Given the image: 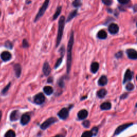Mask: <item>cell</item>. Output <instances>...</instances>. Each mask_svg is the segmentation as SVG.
I'll list each match as a JSON object with an SVG mask.
<instances>
[{
	"instance_id": "1",
	"label": "cell",
	"mask_w": 137,
	"mask_h": 137,
	"mask_svg": "<svg viewBox=\"0 0 137 137\" xmlns=\"http://www.w3.org/2000/svg\"><path fill=\"white\" fill-rule=\"evenodd\" d=\"M74 44V32L71 31L70 37L68 44V53H67V73L70 72L72 64V50Z\"/></svg>"
},
{
	"instance_id": "2",
	"label": "cell",
	"mask_w": 137,
	"mask_h": 137,
	"mask_svg": "<svg viewBox=\"0 0 137 137\" xmlns=\"http://www.w3.org/2000/svg\"><path fill=\"white\" fill-rule=\"evenodd\" d=\"M65 17L62 16L60 17V19L58 22V36H57L56 39V47H58L60 41H61L62 38L63 34V31L64 28V25H65Z\"/></svg>"
},
{
	"instance_id": "3",
	"label": "cell",
	"mask_w": 137,
	"mask_h": 137,
	"mask_svg": "<svg viewBox=\"0 0 137 137\" xmlns=\"http://www.w3.org/2000/svg\"><path fill=\"white\" fill-rule=\"evenodd\" d=\"M50 0H45V1L43 3L42 6L40 8L39 11H38V12L36 16L35 19H34V22H36L38 20H39L40 19L44 16V14L46 11L47 10Z\"/></svg>"
},
{
	"instance_id": "4",
	"label": "cell",
	"mask_w": 137,
	"mask_h": 137,
	"mask_svg": "<svg viewBox=\"0 0 137 137\" xmlns=\"http://www.w3.org/2000/svg\"><path fill=\"white\" fill-rule=\"evenodd\" d=\"M58 120L56 118L54 117H50L48 118L47 120L44 121V122L41 125V128L42 129V130H46V129L47 128L49 127L50 125H52V124L55 123Z\"/></svg>"
},
{
	"instance_id": "5",
	"label": "cell",
	"mask_w": 137,
	"mask_h": 137,
	"mask_svg": "<svg viewBox=\"0 0 137 137\" xmlns=\"http://www.w3.org/2000/svg\"><path fill=\"white\" fill-rule=\"evenodd\" d=\"M46 98L42 93H39L36 94L34 98V102L36 104H41L44 102Z\"/></svg>"
},
{
	"instance_id": "6",
	"label": "cell",
	"mask_w": 137,
	"mask_h": 137,
	"mask_svg": "<svg viewBox=\"0 0 137 137\" xmlns=\"http://www.w3.org/2000/svg\"><path fill=\"white\" fill-rule=\"evenodd\" d=\"M132 124V123H126L120 125V126H119L116 129L115 133H114V135L119 134L122 132H123L125 130H126V128H128V127H130Z\"/></svg>"
},
{
	"instance_id": "7",
	"label": "cell",
	"mask_w": 137,
	"mask_h": 137,
	"mask_svg": "<svg viewBox=\"0 0 137 137\" xmlns=\"http://www.w3.org/2000/svg\"><path fill=\"white\" fill-rule=\"evenodd\" d=\"M108 31L112 34H116L119 31V27L117 24L115 23H112L109 26Z\"/></svg>"
},
{
	"instance_id": "8",
	"label": "cell",
	"mask_w": 137,
	"mask_h": 137,
	"mask_svg": "<svg viewBox=\"0 0 137 137\" xmlns=\"http://www.w3.org/2000/svg\"><path fill=\"white\" fill-rule=\"evenodd\" d=\"M126 54L129 58L136 60L137 58V52L134 49H128L126 50Z\"/></svg>"
},
{
	"instance_id": "9",
	"label": "cell",
	"mask_w": 137,
	"mask_h": 137,
	"mask_svg": "<svg viewBox=\"0 0 137 137\" xmlns=\"http://www.w3.org/2000/svg\"><path fill=\"white\" fill-rule=\"evenodd\" d=\"M58 117L62 120H66L68 116V110L66 108H63L58 112Z\"/></svg>"
},
{
	"instance_id": "10",
	"label": "cell",
	"mask_w": 137,
	"mask_h": 137,
	"mask_svg": "<svg viewBox=\"0 0 137 137\" xmlns=\"http://www.w3.org/2000/svg\"><path fill=\"white\" fill-rule=\"evenodd\" d=\"M132 72L131 71L130 69H128L125 72V75H124V80L123 83L125 84L128 81H130L132 79Z\"/></svg>"
},
{
	"instance_id": "11",
	"label": "cell",
	"mask_w": 137,
	"mask_h": 137,
	"mask_svg": "<svg viewBox=\"0 0 137 137\" xmlns=\"http://www.w3.org/2000/svg\"><path fill=\"white\" fill-rule=\"evenodd\" d=\"M1 58L3 61H8L11 58V54L9 52H3L1 54Z\"/></svg>"
},
{
	"instance_id": "12",
	"label": "cell",
	"mask_w": 137,
	"mask_h": 137,
	"mask_svg": "<svg viewBox=\"0 0 137 137\" xmlns=\"http://www.w3.org/2000/svg\"><path fill=\"white\" fill-rule=\"evenodd\" d=\"M42 71L44 74L46 76L50 74L51 72V68L48 62H45L44 63L42 68Z\"/></svg>"
},
{
	"instance_id": "13",
	"label": "cell",
	"mask_w": 137,
	"mask_h": 137,
	"mask_svg": "<svg viewBox=\"0 0 137 137\" xmlns=\"http://www.w3.org/2000/svg\"><path fill=\"white\" fill-rule=\"evenodd\" d=\"M20 113L18 110H14V111L11 112L10 115V120L11 121H16L20 118Z\"/></svg>"
},
{
	"instance_id": "14",
	"label": "cell",
	"mask_w": 137,
	"mask_h": 137,
	"mask_svg": "<svg viewBox=\"0 0 137 137\" xmlns=\"http://www.w3.org/2000/svg\"><path fill=\"white\" fill-rule=\"evenodd\" d=\"M88 116V112L86 110H82L78 113V117L79 120H82L85 119Z\"/></svg>"
},
{
	"instance_id": "15",
	"label": "cell",
	"mask_w": 137,
	"mask_h": 137,
	"mask_svg": "<svg viewBox=\"0 0 137 137\" xmlns=\"http://www.w3.org/2000/svg\"><path fill=\"white\" fill-rule=\"evenodd\" d=\"M30 120V116L28 114H24L21 117L20 123L22 125H25L27 124Z\"/></svg>"
},
{
	"instance_id": "16",
	"label": "cell",
	"mask_w": 137,
	"mask_h": 137,
	"mask_svg": "<svg viewBox=\"0 0 137 137\" xmlns=\"http://www.w3.org/2000/svg\"><path fill=\"white\" fill-rule=\"evenodd\" d=\"M108 82V79L106 76H102L98 81V85L101 86L106 85Z\"/></svg>"
},
{
	"instance_id": "17",
	"label": "cell",
	"mask_w": 137,
	"mask_h": 137,
	"mask_svg": "<svg viewBox=\"0 0 137 137\" xmlns=\"http://www.w3.org/2000/svg\"><path fill=\"white\" fill-rule=\"evenodd\" d=\"M14 70L17 77L18 78L20 77L21 74V72H22L21 66L20 65V64H15V65L14 66Z\"/></svg>"
},
{
	"instance_id": "18",
	"label": "cell",
	"mask_w": 137,
	"mask_h": 137,
	"mask_svg": "<svg viewBox=\"0 0 137 137\" xmlns=\"http://www.w3.org/2000/svg\"><path fill=\"white\" fill-rule=\"evenodd\" d=\"M97 37L100 39H106L107 38V33L104 30H101L98 33Z\"/></svg>"
},
{
	"instance_id": "19",
	"label": "cell",
	"mask_w": 137,
	"mask_h": 137,
	"mask_svg": "<svg viewBox=\"0 0 137 137\" xmlns=\"http://www.w3.org/2000/svg\"><path fill=\"white\" fill-rule=\"evenodd\" d=\"M99 68V64L97 62H93L90 66V70L92 73H96Z\"/></svg>"
},
{
	"instance_id": "20",
	"label": "cell",
	"mask_w": 137,
	"mask_h": 137,
	"mask_svg": "<svg viewBox=\"0 0 137 137\" xmlns=\"http://www.w3.org/2000/svg\"><path fill=\"white\" fill-rule=\"evenodd\" d=\"M77 10H74L71 11V12L70 13V14H68V16L67 18L66 22H68L70 20H71L72 19L74 18L76 16H77Z\"/></svg>"
},
{
	"instance_id": "21",
	"label": "cell",
	"mask_w": 137,
	"mask_h": 137,
	"mask_svg": "<svg viewBox=\"0 0 137 137\" xmlns=\"http://www.w3.org/2000/svg\"><path fill=\"white\" fill-rule=\"evenodd\" d=\"M111 107H112L111 104L109 102H106L103 103L100 106L101 109L102 110H109L110 109V108H111Z\"/></svg>"
},
{
	"instance_id": "22",
	"label": "cell",
	"mask_w": 137,
	"mask_h": 137,
	"mask_svg": "<svg viewBox=\"0 0 137 137\" xmlns=\"http://www.w3.org/2000/svg\"><path fill=\"white\" fill-rule=\"evenodd\" d=\"M44 91L46 94L48 95V96H50V95H51L53 93V92H54V90H53L52 87L51 86H47L44 87Z\"/></svg>"
},
{
	"instance_id": "23",
	"label": "cell",
	"mask_w": 137,
	"mask_h": 137,
	"mask_svg": "<svg viewBox=\"0 0 137 137\" xmlns=\"http://www.w3.org/2000/svg\"><path fill=\"white\" fill-rule=\"evenodd\" d=\"M106 93H107V92H106V90L102 88L97 92V96L99 98H104L106 96Z\"/></svg>"
},
{
	"instance_id": "24",
	"label": "cell",
	"mask_w": 137,
	"mask_h": 137,
	"mask_svg": "<svg viewBox=\"0 0 137 137\" xmlns=\"http://www.w3.org/2000/svg\"><path fill=\"white\" fill-rule=\"evenodd\" d=\"M61 11H62V6H58V8H57L56 10L55 13L54 14V16H53V20H55L58 18V17L60 16V12H61Z\"/></svg>"
},
{
	"instance_id": "25",
	"label": "cell",
	"mask_w": 137,
	"mask_h": 137,
	"mask_svg": "<svg viewBox=\"0 0 137 137\" xmlns=\"http://www.w3.org/2000/svg\"><path fill=\"white\" fill-rule=\"evenodd\" d=\"M4 137H16V134L13 130H9L5 134Z\"/></svg>"
},
{
	"instance_id": "26",
	"label": "cell",
	"mask_w": 137,
	"mask_h": 137,
	"mask_svg": "<svg viewBox=\"0 0 137 137\" xmlns=\"http://www.w3.org/2000/svg\"><path fill=\"white\" fill-rule=\"evenodd\" d=\"M82 5V3L80 0H74V1L72 2V6L75 8L80 7Z\"/></svg>"
},
{
	"instance_id": "27",
	"label": "cell",
	"mask_w": 137,
	"mask_h": 137,
	"mask_svg": "<svg viewBox=\"0 0 137 137\" xmlns=\"http://www.w3.org/2000/svg\"><path fill=\"white\" fill-rule=\"evenodd\" d=\"M93 136V134L91 131H85L82 134V137H92Z\"/></svg>"
},
{
	"instance_id": "28",
	"label": "cell",
	"mask_w": 137,
	"mask_h": 137,
	"mask_svg": "<svg viewBox=\"0 0 137 137\" xmlns=\"http://www.w3.org/2000/svg\"><path fill=\"white\" fill-rule=\"evenodd\" d=\"M134 88V84H132L131 82H128L127 84V85H126V89L128 90V91H131Z\"/></svg>"
},
{
	"instance_id": "29",
	"label": "cell",
	"mask_w": 137,
	"mask_h": 137,
	"mask_svg": "<svg viewBox=\"0 0 137 137\" xmlns=\"http://www.w3.org/2000/svg\"><path fill=\"white\" fill-rule=\"evenodd\" d=\"M63 56H61V58H60L58 60H57V62L56 63L55 65V68H58L60 66V64L62 63V60H63Z\"/></svg>"
},
{
	"instance_id": "30",
	"label": "cell",
	"mask_w": 137,
	"mask_h": 137,
	"mask_svg": "<svg viewBox=\"0 0 137 137\" xmlns=\"http://www.w3.org/2000/svg\"><path fill=\"white\" fill-rule=\"evenodd\" d=\"M102 1L106 6H111L112 4V0H102Z\"/></svg>"
},
{
	"instance_id": "31",
	"label": "cell",
	"mask_w": 137,
	"mask_h": 137,
	"mask_svg": "<svg viewBox=\"0 0 137 137\" xmlns=\"http://www.w3.org/2000/svg\"><path fill=\"white\" fill-rule=\"evenodd\" d=\"M90 122L88 120H86L85 121H84L83 123H82L83 126L84 127H85V128H88L90 127Z\"/></svg>"
},
{
	"instance_id": "32",
	"label": "cell",
	"mask_w": 137,
	"mask_h": 137,
	"mask_svg": "<svg viewBox=\"0 0 137 137\" xmlns=\"http://www.w3.org/2000/svg\"><path fill=\"white\" fill-rule=\"evenodd\" d=\"M5 46L8 48L12 49V47H13V45H12V44L11 43L10 41H8L5 43Z\"/></svg>"
},
{
	"instance_id": "33",
	"label": "cell",
	"mask_w": 137,
	"mask_h": 137,
	"mask_svg": "<svg viewBox=\"0 0 137 137\" xmlns=\"http://www.w3.org/2000/svg\"><path fill=\"white\" fill-rule=\"evenodd\" d=\"M22 47L24 48H28L29 47V44L27 40L24 39L22 41Z\"/></svg>"
},
{
	"instance_id": "34",
	"label": "cell",
	"mask_w": 137,
	"mask_h": 137,
	"mask_svg": "<svg viewBox=\"0 0 137 137\" xmlns=\"http://www.w3.org/2000/svg\"><path fill=\"white\" fill-rule=\"evenodd\" d=\"M10 85H11V83H9V84L8 85L5 87V88L2 91V93L3 94H5V93H6L7 92V91L9 89Z\"/></svg>"
},
{
	"instance_id": "35",
	"label": "cell",
	"mask_w": 137,
	"mask_h": 137,
	"mask_svg": "<svg viewBox=\"0 0 137 137\" xmlns=\"http://www.w3.org/2000/svg\"><path fill=\"white\" fill-rule=\"evenodd\" d=\"M118 1L122 4H126L130 2V0H118Z\"/></svg>"
},
{
	"instance_id": "36",
	"label": "cell",
	"mask_w": 137,
	"mask_h": 137,
	"mask_svg": "<svg viewBox=\"0 0 137 137\" xmlns=\"http://www.w3.org/2000/svg\"><path fill=\"white\" fill-rule=\"evenodd\" d=\"M91 131H92L93 136H96L98 132V128L96 127H94L92 129Z\"/></svg>"
},
{
	"instance_id": "37",
	"label": "cell",
	"mask_w": 137,
	"mask_h": 137,
	"mask_svg": "<svg viewBox=\"0 0 137 137\" xmlns=\"http://www.w3.org/2000/svg\"><path fill=\"white\" fill-rule=\"evenodd\" d=\"M122 56H123V52L122 51L118 52L115 54V57L117 58H121Z\"/></svg>"
},
{
	"instance_id": "38",
	"label": "cell",
	"mask_w": 137,
	"mask_h": 137,
	"mask_svg": "<svg viewBox=\"0 0 137 137\" xmlns=\"http://www.w3.org/2000/svg\"><path fill=\"white\" fill-rule=\"evenodd\" d=\"M58 85L60 87H64V82H63V81L62 80H61V79L60 80V82H58Z\"/></svg>"
},
{
	"instance_id": "39",
	"label": "cell",
	"mask_w": 137,
	"mask_h": 137,
	"mask_svg": "<svg viewBox=\"0 0 137 137\" xmlns=\"http://www.w3.org/2000/svg\"><path fill=\"white\" fill-rule=\"evenodd\" d=\"M53 82V78L52 77H49L48 79V83H52V82Z\"/></svg>"
},
{
	"instance_id": "40",
	"label": "cell",
	"mask_w": 137,
	"mask_h": 137,
	"mask_svg": "<svg viewBox=\"0 0 137 137\" xmlns=\"http://www.w3.org/2000/svg\"><path fill=\"white\" fill-rule=\"evenodd\" d=\"M127 96H128V94H124L122 95V96H121L120 98H121V99H123V98H126Z\"/></svg>"
},
{
	"instance_id": "41",
	"label": "cell",
	"mask_w": 137,
	"mask_h": 137,
	"mask_svg": "<svg viewBox=\"0 0 137 137\" xmlns=\"http://www.w3.org/2000/svg\"><path fill=\"white\" fill-rule=\"evenodd\" d=\"M53 137H64V136L62 134H58V135H56V136H53Z\"/></svg>"
},
{
	"instance_id": "42",
	"label": "cell",
	"mask_w": 137,
	"mask_h": 137,
	"mask_svg": "<svg viewBox=\"0 0 137 137\" xmlns=\"http://www.w3.org/2000/svg\"><path fill=\"white\" fill-rule=\"evenodd\" d=\"M1 117H2V112L0 111V120H1Z\"/></svg>"
},
{
	"instance_id": "43",
	"label": "cell",
	"mask_w": 137,
	"mask_h": 137,
	"mask_svg": "<svg viewBox=\"0 0 137 137\" xmlns=\"http://www.w3.org/2000/svg\"><path fill=\"white\" fill-rule=\"evenodd\" d=\"M1 11H0V16H1Z\"/></svg>"
}]
</instances>
